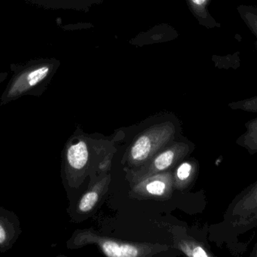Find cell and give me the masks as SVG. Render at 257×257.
I'll use <instances>...</instances> for the list:
<instances>
[{
    "instance_id": "6da1fadb",
    "label": "cell",
    "mask_w": 257,
    "mask_h": 257,
    "mask_svg": "<svg viewBox=\"0 0 257 257\" xmlns=\"http://www.w3.org/2000/svg\"><path fill=\"white\" fill-rule=\"evenodd\" d=\"M257 227V180L238 193L228 205L223 220L212 227L213 239L225 244L232 255L240 256L247 245L239 241L241 235Z\"/></svg>"
},
{
    "instance_id": "7a4b0ae2",
    "label": "cell",
    "mask_w": 257,
    "mask_h": 257,
    "mask_svg": "<svg viewBox=\"0 0 257 257\" xmlns=\"http://www.w3.org/2000/svg\"><path fill=\"white\" fill-rule=\"evenodd\" d=\"M58 60L53 58L32 59L23 63H11L13 72L3 99L12 101L22 95L37 92L51 79L58 69Z\"/></svg>"
},
{
    "instance_id": "3957f363",
    "label": "cell",
    "mask_w": 257,
    "mask_h": 257,
    "mask_svg": "<svg viewBox=\"0 0 257 257\" xmlns=\"http://www.w3.org/2000/svg\"><path fill=\"white\" fill-rule=\"evenodd\" d=\"M245 131L235 140L238 146L244 148L250 155L257 153V116L244 124Z\"/></svg>"
},
{
    "instance_id": "277c9868",
    "label": "cell",
    "mask_w": 257,
    "mask_h": 257,
    "mask_svg": "<svg viewBox=\"0 0 257 257\" xmlns=\"http://www.w3.org/2000/svg\"><path fill=\"white\" fill-rule=\"evenodd\" d=\"M211 1V0H188V3L193 14L202 25L208 28L221 27L220 23L217 22L208 12V8Z\"/></svg>"
},
{
    "instance_id": "5b68a950",
    "label": "cell",
    "mask_w": 257,
    "mask_h": 257,
    "mask_svg": "<svg viewBox=\"0 0 257 257\" xmlns=\"http://www.w3.org/2000/svg\"><path fill=\"white\" fill-rule=\"evenodd\" d=\"M102 251L111 257H136L139 255V250L130 244H120L114 241H105L102 244Z\"/></svg>"
},
{
    "instance_id": "8992f818",
    "label": "cell",
    "mask_w": 257,
    "mask_h": 257,
    "mask_svg": "<svg viewBox=\"0 0 257 257\" xmlns=\"http://www.w3.org/2000/svg\"><path fill=\"white\" fill-rule=\"evenodd\" d=\"M68 161L69 164L75 169H81L87 164L88 160V150L87 144L81 141L78 144L70 146L68 149Z\"/></svg>"
},
{
    "instance_id": "52a82bcc",
    "label": "cell",
    "mask_w": 257,
    "mask_h": 257,
    "mask_svg": "<svg viewBox=\"0 0 257 257\" xmlns=\"http://www.w3.org/2000/svg\"><path fill=\"white\" fill-rule=\"evenodd\" d=\"M237 10L245 25L255 36V46L257 48V14L253 11L252 6L244 5L238 6Z\"/></svg>"
},
{
    "instance_id": "ba28073f",
    "label": "cell",
    "mask_w": 257,
    "mask_h": 257,
    "mask_svg": "<svg viewBox=\"0 0 257 257\" xmlns=\"http://www.w3.org/2000/svg\"><path fill=\"white\" fill-rule=\"evenodd\" d=\"M151 149V142L149 137L142 136L133 145L131 150L132 157L136 161H143L148 158Z\"/></svg>"
},
{
    "instance_id": "9c48e42d",
    "label": "cell",
    "mask_w": 257,
    "mask_h": 257,
    "mask_svg": "<svg viewBox=\"0 0 257 257\" xmlns=\"http://www.w3.org/2000/svg\"><path fill=\"white\" fill-rule=\"evenodd\" d=\"M228 107L232 110H241L246 113H257V95L247 99L229 103Z\"/></svg>"
},
{
    "instance_id": "30bf717a",
    "label": "cell",
    "mask_w": 257,
    "mask_h": 257,
    "mask_svg": "<svg viewBox=\"0 0 257 257\" xmlns=\"http://www.w3.org/2000/svg\"><path fill=\"white\" fill-rule=\"evenodd\" d=\"M174 152L171 150L166 151L161 155H159L154 161V164L157 169L163 170L168 168L172 164L174 159Z\"/></svg>"
},
{
    "instance_id": "8fae6325",
    "label": "cell",
    "mask_w": 257,
    "mask_h": 257,
    "mask_svg": "<svg viewBox=\"0 0 257 257\" xmlns=\"http://www.w3.org/2000/svg\"><path fill=\"white\" fill-rule=\"evenodd\" d=\"M98 198L99 196L95 192H90V193H87L81 199V203L79 205V209L82 212H87V211L93 209V207L97 202Z\"/></svg>"
},
{
    "instance_id": "7c38bea8",
    "label": "cell",
    "mask_w": 257,
    "mask_h": 257,
    "mask_svg": "<svg viewBox=\"0 0 257 257\" xmlns=\"http://www.w3.org/2000/svg\"><path fill=\"white\" fill-rule=\"evenodd\" d=\"M147 191L155 196H161L164 193L166 184L161 181H156L148 184L146 187Z\"/></svg>"
},
{
    "instance_id": "4fadbf2b",
    "label": "cell",
    "mask_w": 257,
    "mask_h": 257,
    "mask_svg": "<svg viewBox=\"0 0 257 257\" xmlns=\"http://www.w3.org/2000/svg\"><path fill=\"white\" fill-rule=\"evenodd\" d=\"M192 170H193V167L191 164L189 163H184L180 166L178 172H177L178 178L181 181H185L187 178H190Z\"/></svg>"
},
{
    "instance_id": "5bb4252c",
    "label": "cell",
    "mask_w": 257,
    "mask_h": 257,
    "mask_svg": "<svg viewBox=\"0 0 257 257\" xmlns=\"http://www.w3.org/2000/svg\"><path fill=\"white\" fill-rule=\"evenodd\" d=\"M6 235L3 226L0 225V244H3L6 240Z\"/></svg>"
},
{
    "instance_id": "9a60e30c",
    "label": "cell",
    "mask_w": 257,
    "mask_h": 257,
    "mask_svg": "<svg viewBox=\"0 0 257 257\" xmlns=\"http://www.w3.org/2000/svg\"><path fill=\"white\" fill-rule=\"evenodd\" d=\"M249 256L250 257H257V241L256 244L253 246V249H252V251L250 252V254H249Z\"/></svg>"
},
{
    "instance_id": "2e32d148",
    "label": "cell",
    "mask_w": 257,
    "mask_h": 257,
    "mask_svg": "<svg viewBox=\"0 0 257 257\" xmlns=\"http://www.w3.org/2000/svg\"><path fill=\"white\" fill-rule=\"evenodd\" d=\"M8 76V72H0V83L3 82Z\"/></svg>"
},
{
    "instance_id": "e0dca14e",
    "label": "cell",
    "mask_w": 257,
    "mask_h": 257,
    "mask_svg": "<svg viewBox=\"0 0 257 257\" xmlns=\"http://www.w3.org/2000/svg\"><path fill=\"white\" fill-rule=\"evenodd\" d=\"M252 8H253V11L257 14V6H252Z\"/></svg>"
}]
</instances>
